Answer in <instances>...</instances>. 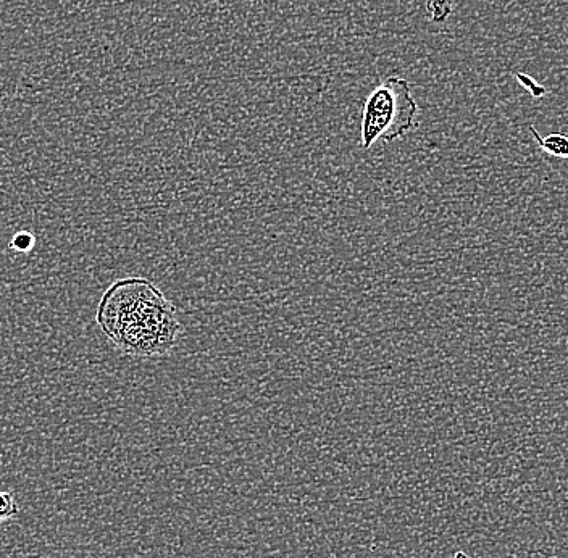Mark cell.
Wrapping results in <instances>:
<instances>
[{"label": "cell", "mask_w": 568, "mask_h": 558, "mask_svg": "<svg viewBox=\"0 0 568 558\" xmlns=\"http://www.w3.org/2000/svg\"><path fill=\"white\" fill-rule=\"evenodd\" d=\"M418 105L409 81L391 76L367 97L362 113L360 146L370 150L376 142H393L417 125Z\"/></svg>", "instance_id": "obj_2"}, {"label": "cell", "mask_w": 568, "mask_h": 558, "mask_svg": "<svg viewBox=\"0 0 568 558\" xmlns=\"http://www.w3.org/2000/svg\"><path fill=\"white\" fill-rule=\"evenodd\" d=\"M20 513V505L12 492L0 491V525L17 517Z\"/></svg>", "instance_id": "obj_4"}, {"label": "cell", "mask_w": 568, "mask_h": 558, "mask_svg": "<svg viewBox=\"0 0 568 558\" xmlns=\"http://www.w3.org/2000/svg\"><path fill=\"white\" fill-rule=\"evenodd\" d=\"M34 244H36V238H34L33 233L20 231L10 241V249L15 250L18 254H26V252L33 250Z\"/></svg>", "instance_id": "obj_6"}, {"label": "cell", "mask_w": 568, "mask_h": 558, "mask_svg": "<svg viewBox=\"0 0 568 558\" xmlns=\"http://www.w3.org/2000/svg\"><path fill=\"white\" fill-rule=\"evenodd\" d=\"M426 12L435 23H443L451 17V0H426Z\"/></svg>", "instance_id": "obj_5"}, {"label": "cell", "mask_w": 568, "mask_h": 558, "mask_svg": "<svg viewBox=\"0 0 568 558\" xmlns=\"http://www.w3.org/2000/svg\"><path fill=\"white\" fill-rule=\"evenodd\" d=\"M517 80L525 86V89L530 91L531 96L535 97V99H539V97L546 94V89L543 86H539L538 83H535V81L528 78L527 75H523V73H517Z\"/></svg>", "instance_id": "obj_7"}, {"label": "cell", "mask_w": 568, "mask_h": 558, "mask_svg": "<svg viewBox=\"0 0 568 558\" xmlns=\"http://www.w3.org/2000/svg\"><path fill=\"white\" fill-rule=\"evenodd\" d=\"M530 133L533 134V138L538 142L539 149L543 150L544 154L556 157V159H568L567 134L551 133L541 138L533 126H530Z\"/></svg>", "instance_id": "obj_3"}, {"label": "cell", "mask_w": 568, "mask_h": 558, "mask_svg": "<svg viewBox=\"0 0 568 558\" xmlns=\"http://www.w3.org/2000/svg\"><path fill=\"white\" fill-rule=\"evenodd\" d=\"M96 321L113 346L136 359L170 354L183 333L175 305L152 281L136 276L104 292Z\"/></svg>", "instance_id": "obj_1"}]
</instances>
